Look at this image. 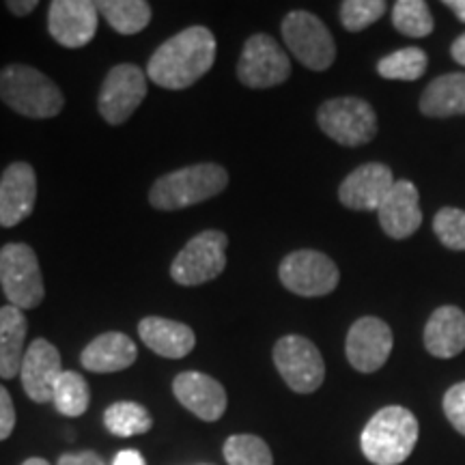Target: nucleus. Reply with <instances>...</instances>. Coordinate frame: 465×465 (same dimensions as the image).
<instances>
[{"mask_svg":"<svg viewBox=\"0 0 465 465\" xmlns=\"http://www.w3.org/2000/svg\"><path fill=\"white\" fill-rule=\"evenodd\" d=\"M63 375L61 353L45 339H35L22 360L20 380L26 397L35 403H52L58 377Z\"/></svg>","mask_w":465,"mask_h":465,"instance_id":"obj_18","label":"nucleus"},{"mask_svg":"<svg viewBox=\"0 0 465 465\" xmlns=\"http://www.w3.org/2000/svg\"><path fill=\"white\" fill-rule=\"evenodd\" d=\"M416 416L407 407L388 405L366 422L360 435V449L373 465H401L416 449Z\"/></svg>","mask_w":465,"mask_h":465,"instance_id":"obj_4","label":"nucleus"},{"mask_svg":"<svg viewBox=\"0 0 465 465\" xmlns=\"http://www.w3.org/2000/svg\"><path fill=\"white\" fill-rule=\"evenodd\" d=\"M22 465H50V463L45 461V459H42V457H28Z\"/></svg>","mask_w":465,"mask_h":465,"instance_id":"obj_40","label":"nucleus"},{"mask_svg":"<svg viewBox=\"0 0 465 465\" xmlns=\"http://www.w3.org/2000/svg\"><path fill=\"white\" fill-rule=\"evenodd\" d=\"M444 5L465 25V0H446Z\"/></svg>","mask_w":465,"mask_h":465,"instance_id":"obj_39","label":"nucleus"},{"mask_svg":"<svg viewBox=\"0 0 465 465\" xmlns=\"http://www.w3.org/2000/svg\"><path fill=\"white\" fill-rule=\"evenodd\" d=\"M0 287L11 306L33 311L45 298L42 267L28 243H7L0 248Z\"/></svg>","mask_w":465,"mask_h":465,"instance_id":"obj_5","label":"nucleus"},{"mask_svg":"<svg viewBox=\"0 0 465 465\" xmlns=\"http://www.w3.org/2000/svg\"><path fill=\"white\" fill-rule=\"evenodd\" d=\"M420 113L429 119H449L465 114V74L438 75L420 97Z\"/></svg>","mask_w":465,"mask_h":465,"instance_id":"obj_24","label":"nucleus"},{"mask_svg":"<svg viewBox=\"0 0 465 465\" xmlns=\"http://www.w3.org/2000/svg\"><path fill=\"white\" fill-rule=\"evenodd\" d=\"M377 218L383 232L392 240H407L420 229L422 209L418 188L407 179L394 182L392 190L377 209Z\"/></svg>","mask_w":465,"mask_h":465,"instance_id":"obj_19","label":"nucleus"},{"mask_svg":"<svg viewBox=\"0 0 465 465\" xmlns=\"http://www.w3.org/2000/svg\"><path fill=\"white\" fill-rule=\"evenodd\" d=\"M223 452L229 465H274L270 446L259 435H231L224 441Z\"/></svg>","mask_w":465,"mask_h":465,"instance_id":"obj_30","label":"nucleus"},{"mask_svg":"<svg viewBox=\"0 0 465 465\" xmlns=\"http://www.w3.org/2000/svg\"><path fill=\"white\" fill-rule=\"evenodd\" d=\"M229 185V171L213 162L192 164L160 177L149 190V205L160 212H177L223 194Z\"/></svg>","mask_w":465,"mask_h":465,"instance_id":"obj_3","label":"nucleus"},{"mask_svg":"<svg viewBox=\"0 0 465 465\" xmlns=\"http://www.w3.org/2000/svg\"><path fill=\"white\" fill-rule=\"evenodd\" d=\"M392 25L401 35L411 39L429 37L433 33V15L422 0H399L392 7Z\"/></svg>","mask_w":465,"mask_h":465,"instance_id":"obj_29","label":"nucleus"},{"mask_svg":"<svg viewBox=\"0 0 465 465\" xmlns=\"http://www.w3.org/2000/svg\"><path fill=\"white\" fill-rule=\"evenodd\" d=\"M97 11L119 35H136L149 26L153 11L144 0H100Z\"/></svg>","mask_w":465,"mask_h":465,"instance_id":"obj_25","label":"nucleus"},{"mask_svg":"<svg viewBox=\"0 0 465 465\" xmlns=\"http://www.w3.org/2000/svg\"><path fill=\"white\" fill-rule=\"evenodd\" d=\"M216 37L205 26H190L166 39L147 61V78L168 91L190 89L216 63Z\"/></svg>","mask_w":465,"mask_h":465,"instance_id":"obj_1","label":"nucleus"},{"mask_svg":"<svg viewBox=\"0 0 465 465\" xmlns=\"http://www.w3.org/2000/svg\"><path fill=\"white\" fill-rule=\"evenodd\" d=\"M104 424L116 438H134V435L149 433L153 427V418L141 403L119 401L104 411Z\"/></svg>","mask_w":465,"mask_h":465,"instance_id":"obj_26","label":"nucleus"},{"mask_svg":"<svg viewBox=\"0 0 465 465\" xmlns=\"http://www.w3.org/2000/svg\"><path fill=\"white\" fill-rule=\"evenodd\" d=\"M97 5L91 0H54L48 11V31L63 48H84L97 35Z\"/></svg>","mask_w":465,"mask_h":465,"instance_id":"obj_14","label":"nucleus"},{"mask_svg":"<svg viewBox=\"0 0 465 465\" xmlns=\"http://www.w3.org/2000/svg\"><path fill=\"white\" fill-rule=\"evenodd\" d=\"M52 403H54L58 414L67 418H80L86 414L91 405V388L86 380L75 371H63L58 377L54 394H52Z\"/></svg>","mask_w":465,"mask_h":465,"instance_id":"obj_27","label":"nucleus"},{"mask_svg":"<svg viewBox=\"0 0 465 465\" xmlns=\"http://www.w3.org/2000/svg\"><path fill=\"white\" fill-rule=\"evenodd\" d=\"M173 394L185 410L205 422H218L229 405L223 383L201 371H183L174 377Z\"/></svg>","mask_w":465,"mask_h":465,"instance_id":"obj_16","label":"nucleus"},{"mask_svg":"<svg viewBox=\"0 0 465 465\" xmlns=\"http://www.w3.org/2000/svg\"><path fill=\"white\" fill-rule=\"evenodd\" d=\"M441 405H444V414L452 427H455V431L465 438V381H459L449 388Z\"/></svg>","mask_w":465,"mask_h":465,"instance_id":"obj_33","label":"nucleus"},{"mask_svg":"<svg viewBox=\"0 0 465 465\" xmlns=\"http://www.w3.org/2000/svg\"><path fill=\"white\" fill-rule=\"evenodd\" d=\"M138 358V347L124 332L95 336L80 353V364L91 373H119L130 369Z\"/></svg>","mask_w":465,"mask_h":465,"instance_id":"obj_21","label":"nucleus"},{"mask_svg":"<svg viewBox=\"0 0 465 465\" xmlns=\"http://www.w3.org/2000/svg\"><path fill=\"white\" fill-rule=\"evenodd\" d=\"M278 278L282 287L300 298H323L339 287L341 272L328 254L319 250H295L281 261Z\"/></svg>","mask_w":465,"mask_h":465,"instance_id":"obj_9","label":"nucleus"},{"mask_svg":"<svg viewBox=\"0 0 465 465\" xmlns=\"http://www.w3.org/2000/svg\"><path fill=\"white\" fill-rule=\"evenodd\" d=\"M429 56L422 48H401L392 54L383 56L377 63V74L386 80H403V83H414V80L422 78L427 72Z\"/></svg>","mask_w":465,"mask_h":465,"instance_id":"obj_28","label":"nucleus"},{"mask_svg":"<svg viewBox=\"0 0 465 465\" xmlns=\"http://www.w3.org/2000/svg\"><path fill=\"white\" fill-rule=\"evenodd\" d=\"M0 102L26 119H54L65 106V95L39 69L11 63L0 69Z\"/></svg>","mask_w":465,"mask_h":465,"instance_id":"obj_2","label":"nucleus"},{"mask_svg":"<svg viewBox=\"0 0 465 465\" xmlns=\"http://www.w3.org/2000/svg\"><path fill=\"white\" fill-rule=\"evenodd\" d=\"M322 132L342 147H362L377 136V113L360 97H334L317 110Z\"/></svg>","mask_w":465,"mask_h":465,"instance_id":"obj_7","label":"nucleus"},{"mask_svg":"<svg viewBox=\"0 0 465 465\" xmlns=\"http://www.w3.org/2000/svg\"><path fill=\"white\" fill-rule=\"evenodd\" d=\"M147 97V74L132 63L110 69L97 95V110L110 125H124Z\"/></svg>","mask_w":465,"mask_h":465,"instance_id":"obj_12","label":"nucleus"},{"mask_svg":"<svg viewBox=\"0 0 465 465\" xmlns=\"http://www.w3.org/2000/svg\"><path fill=\"white\" fill-rule=\"evenodd\" d=\"M37 203V173L28 162H11L0 174V226L14 229Z\"/></svg>","mask_w":465,"mask_h":465,"instance_id":"obj_15","label":"nucleus"},{"mask_svg":"<svg viewBox=\"0 0 465 465\" xmlns=\"http://www.w3.org/2000/svg\"><path fill=\"white\" fill-rule=\"evenodd\" d=\"M113 465H147V463H144V459L138 450H121L119 455L114 457Z\"/></svg>","mask_w":465,"mask_h":465,"instance_id":"obj_37","label":"nucleus"},{"mask_svg":"<svg viewBox=\"0 0 465 465\" xmlns=\"http://www.w3.org/2000/svg\"><path fill=\"white\" fill-rule=\"evenodd\" d=\"M424 349L435 358L449 360L465 349V312L459 306H440L424 325Z\"/></svg>","mask_w":465,"mask_h":465,"instance_id":"obj_20","label":"nucleus"},{"mask_svg":"<svg viewBox=\"0 0 465 465\" xmlns=\"http://www.w3.org/2000/svg\"><path fill=\"white\" fill-rule=\"evenodd\" d=\"M394 336L391 325L380 317H360L347 332L345 353L349 364L360 373H375L388 362Z\"/></svg>","mask_w":465,"mask_h":465,"instance_id":"obj_13","label":"nucleus"},{"mask_svg":"<svg viewBox=\"0 0 465 465\" xmlns=\"http://www.w3.org/2000/svg\"><path fill=\"white\" fill-rule=\"evenodd\" d=\"M5 7L9 9L11 15L26 17L39 7V3H37V0H7V3H5Z\"/></svg>","mask_w":465,"mask_h":465,"instance_id":"obj_36","label":"nucleus"},{"mask_svg":"<svg viewBox=\"0 0 465 465\" xmlns=\"http://www.w3.org/2000/svg\"><path fill=\"white\" fill-rule=\"evenodd\" d=\"M56 465H106V461L93 450H80V452H65L58 457Z\"/></svg>","mask_w":465,"mask_h":465,"instance_id":"obj_35","label":"nucleus"},{"mask_svg":"<svg viewBox=\"0 0 465 465\" xmlns=\"http://www.w3.org/2000/svg\"><path fill=\"white\" fill-rule=\"evenodd\" d=\"M291 61L282 45L265 33L246 39L237 61V78L248 89H272L287 83Z\"/></svg>","mask_w":465,"mask_h":465,"instance_id":"obj_11","label":"nucleus"},{"mask_svg":"<svg viewBox=\"0 0 465 465\" xmlns=\"http://www.w3.org/2000/svg\"><path fill=\"white\" fill-rule=\"evenodd\" d=\"M28 334V319L25 311L15 306L0 308V377L14 380L20 375L25 360V342Z\"/></svg>","mask_w":465,"mask_h":465,"instance_id":"obj_23","label":"nucleus"},{"mask_svg":"<svg viewBox=\"0 0 465 465\" xmlns=\"http://www.w3.org/2000/svg\"><path fill=\"white\" fill-rule=\"evenodd\" d=\"M138 336L151 351L168 360L185 358L196 347V334L190 325L164 317L141 319Z\"/></svg>","mask_w":465,"mask_h":465,"instance_id":"obj_22","label":"nucleus"},{"mask_svg":"<svg viewBox=\"0 0 465 465\" xmlns=\"http://www.w3.org/2000/svg\"><path fill=\"white\" fill-rule=\"evenodd\" d=\"M229 237L223 231H203L194 235L171 263V278L182 287H201L216 281L226 270Z\"/></svg>","mask_w":465,"mask_h":465,"instance_id":"obj_6","label":"nucleus"},{"mask_svg":"<svg viewBox=\"0 0 465 465\" xmlns=\"http://www.w3.org/2000/svg\"><path fill=\"white\" fill-rule=\"evenodd\" d=\"M433 232L449 250H465V212L455 207H444L435 213Z\"/></svg>","mask_w":465,"mask_h":465,"instance_id":"obj_32","label":"nucleus"},{"mask_svg":"<svg viewBox=\"0 0 465 465\" xmlns=\"http://www.w3.org/2000/svg\"><path fill=\"white\" fill-rule=\"evenodd\" d=\"M394 185V174L381 162L358 166L339 185V201L353 212H377Z\"/></svg>","mask_w":465,"mask_h":465,"instance_id":"obj_17","label":"nucleus"},{"mask_svg":"<svg viewBox=\"0 0 465 465\" xmlns=\"http://www.w3.org/2000/svg\"><path fill=\"white\" fill-rule=\"evenodd\" d=\"M450 54L455 61L459 63V65L465 67V33L459 35V37L452 42L450 45Z\"/></svg>","mask_w":465,"mask_h":465,"instance_id":"obj_38","label":"nucleus"},{"mask_svg":"<svg viewBox=\"0 0 465 465\" xmlns=\"http://www.w3.org/2000/svg\"><path fill=\"white\" fill-rule=\"evenodd\" d=\"M282 39L302 65L325 72L336 61V42L328 26L311 11H291L282 20Z\"/></svg>","mask_w":465,"mask_h":465,"instance_id":"obj_8","label":"nucleus"},{"mask_svg":"<svg viewBox=\"0 0 465 465\" xmlns=\"http://www.w3.org/2000/svg\"><path fill=\"white\" fill-rule=\"evenodd\" d=\"M15 429V407L9 391L0 386V441L9 440Z\"/></svg>","mask_w":465,"mask_h":465,"instance_id":"obj_34","label":"nucleus"},{"mask_svg":"<svg viewBox=\"0 0 465 465\" xmlns=\"http://www.w3.org/2000/svg\"><path fill=\"white\" fill-rule=\"evenodd\" d=\"M272 358H274L282 381L293 392L312 394L322 388L325 380V362L315 342L308 341L306 336H282L274 345Z\"/></svg>","mask_w":465,"mask_h":465,"instance_id":"obj_10","label":"nucleus"},{"mask_svg":"<svg viewBox=\"0 0 465 465\" xmlns=\"http://www.w3.org/2000/svg\"><path fill=\"white\" fill-rule=\"evenodd\" d=\"M386 11L388 5L383 0H345L341 3L339 17L349 33H360L375 25Z\"/></svg>","mask_w":465,"mask_h":465,"instance_id":"obj_31","label":"nucleus"}]
</instances>
